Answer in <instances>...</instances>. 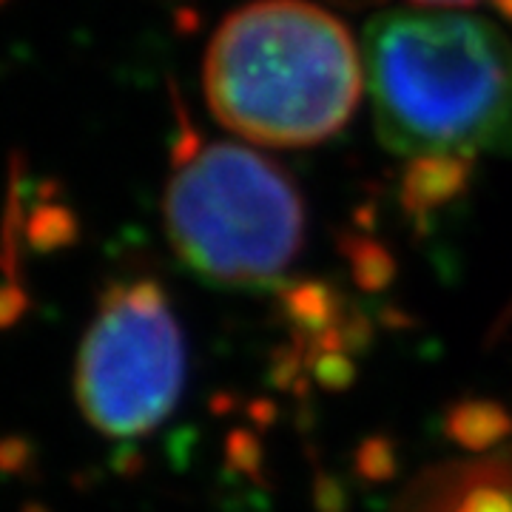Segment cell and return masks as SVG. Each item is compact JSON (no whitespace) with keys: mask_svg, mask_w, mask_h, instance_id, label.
Returning <instances> with one entry per match:
<instances>
[{"mask_svg":"<svg viewBox=\"0 0 512 512\" xmlns=\"http://www.w3.org/2000/svg\"><path fill=\"white\" fill-rule=\"evenodd\" d=\"M376 131L396 154L512 151V40L458 12H384L365 32Z\"/></svg>","mask_w":512,"mask_h":512,"instance_id":"1","label":"cell"},{"mask_svg":"<svg viewBox=\"0 0 512 512\" xmlns=\"http://www.w3.org/2000/svg\"><path fill=\"white\" fill-rule=\"evenodd\" d=\"M202 80L228 131L262 146L305 148L345 128L365 60L342 20L322 6L256 0L217 29Z\"/></svg>","mask_w":512,"mask_h":512,"instance_id":"2","label":"cell"},{"mask_svg":"<svg viewBox=\"0 0 512 512\" xmlns=\"http://www.w3.org/2000/svg\"><path fill=\"white\" fill-rule=\"evenodd\" d=\"M165 231L174 254L220 288H268L305 242V202L291 174L237 143L174 148Z\"/></svg>","mask_w":512,"mask_h":512,"instance_id":"3","label":"cell"},{"mask_svg":"<svg viewBox=\"0 0 512 512\" xmlns=\"http://www.w3.org/2000/svg\"><path fill=\"white\" fill-rule=\"evenodd\" d=\"M185 336L157 279L111 282L77 356L83 416L114 439L160 427L183 396Z\"/></svg>","mask_w":512,"mask_h":512,"instance_id":"4","label":"cell"},{"mask_svg":"<svg viewBox=\"0 0 512 512\" xmlns=\"http://www.w3.org/2000/svg\"><path fill=\"white\" fill-rule=\"evenodd\" d=\"M416 512H512V453L444 470Z\"/></svg>","mask_w":512,"mask_h":512,"instance_id":"5","label":"cell"},{"mask_svg":"<svg viewBox=\"0 0 512 512\" xmlns=\"http://www.w3.org/2000/svg\"><path fill=\"white\" fill-rule=\"evenodd\" d=\"M470 154H421L413 157L402 174L404 214L416 225H427L444 205L456 202L473 177Z\"/></svg>","mask_w":512,"mask_h":512,"instance_id":"6","label":"cell"},{"mask_svg":"<svg viewBox=\"0 0 512 512\" xmlns=\"http://www.w3.org/2000/svg\"><path fill=\"white\" fill-rule=\"evenodd\" d=\"M279 311L288 319L293 336L316 339L325 330L342 325L348 316L345 299L322 279H299L279 291Z\"/></svg>","mask_w":512,"mask_h":512,"instance_id":"7","label":"cell"},{"mask_svg":"<svg viewBox=\"0 0 512 512\" xmlns=\"http://www.w3.org/2000/svg\"><path fill=\"white\" fill-rule=\"evenodd\" d=\"M447 439L467 453H490L512 433L507 407L490 399H461L444 416Z\"/></svg>","mask_w":512,"mask_h":512,"instance_id":"8","label":"cell"},{"mask_svg":"<svg viewBox=\"0 0 512 512\" xmlns=\"http://www.w3.org/2000/svg\"><path fill=\"white\" fill-rule=\"evenodd\" d=\"M80 237V222L69 205L52 200H40L26 217L23 239L37 254H52L74 245Z\"/></svg>","mask_w":512,"mask_h":512,"instance_id":"9","label":"cell"},{"mask_svg":"<svg viewBox=\"0 0 512 512\" xmlns=\"http://www.w3.org/2000/svg\"><path fill=\"white\" fill-rule=\"evenodd\" d=\"M342 254L348 259L356 288L365 293H382L396 279V259L382 242L370 237H345Z\"/></svg>","mask_w":512,"mask_h":512,"instance_id":"10","label":"cell"},{"mask_svg":"<svg viewBox=\"0 0 512 512\" xmlns=\"http://www.w3.org/2000/svg\"><path fill=\"white\" fill-rule=\"evenodd\" d=\"M353 470L356 476L367 481V484H384L399 473V453H396V444L387 436H367L356 458H353Z\"/></svg>","mask_w":512,"mask_h":512,"instance_id":"11","label":"cell"},{"mask_svg":"<svg viewBox=\"0 0 512 512\" xmlns=\"http://www.w3.org/2000/svg\"><path fill=\"white\" fill-rule=\"evenodd\" d=\"M311 379L322 390L330 393H342L356 382V362L350 359V353L345 350H325V353H316L311 359Z\"/></svg>","mask_w":512,"mask_h":512,"instance_id":"12","label":"cell"},{"mask_svg":"<svg viewBox=\"0 0 512 512\" xmlns=\"http://www.w3.org/2000/svg\"><path fill=\"white\" fill-rule=\"evenodd\" d=\"M225 461L239 476L259 481L262 478V464H265L262 441L256 439L251 430H234L225 441Z\"/></svg>","mask_w":512,"mask_h":512,"instance_id":"13","label":"cell"},{"mask_svg":"<svg viewBox=\"0 0 512 512\" xmlns=\"http://www.w3.org/2000/svg\"><path fill=\"white\" fill-rule=\"evenodd\" d=\"M35 447L26 436H0V473L3 476H20L32 467Z\"/></svg>","mask_w":512,"mask_h":512,"instance_id":"14","label":"cell"},{"mask_svg":"<svg viewBox=\"0 0 512 512\" xmlns=\"http://www.w3.org/2000/svg\"><path fill=\"white\" fill-rule=\"evenodd\" d=\"M348 490L336 476L328 473H316L313 481V507L316 512H348Z\"/></svg>","mask_w":512,"mask_h":512,"instance_id":"15","label":"cell"},{"mask_svg":"<svg viewBox=\"0 0 512 512\" xmlns=\"http://www.w3.org/2000/svg\"><path fill=\"white\" fill-rule=\"evenodd\" d=\"M29 308H32L29 293L23 291L18 282H3L0 285V330L15 328Z\"/></svg>","mask_w":512,"mask_h":512,"instance_id":"16","label":"cell"},{"mask_svg":"<svg viewBox=\"0 0 512 512\" xmlns=\"http://www.w3.org/2000/svg\"><path fill=\"white\" fill-rule=\"evenodd\" d=\"M114 467L123 473V476H131V473H137L140 470V456H137V450H120L117 456H114Z\"/></svg>","mask_w":512,"mask_h":512,"instance_id":"17","label":"cell"},{"mask_svg":"<svg viewBox=\"0 0 512 512\" xmlns=\"http://www.w3.org/2000/svg\"><path fill=\"white\" fill-rule=\"evenodd\" d=\"M251 416H254L259 424H271L276 416V407L271 402H254L251 404Z\"/></svg>","mask_w":512,"mask_h":512,"instance_id":"18","label":"cell"},{"mask_svg":"<svg viewBox=\"0 0 512 512\" xmlns=\"http://www.w3.org/2000/svg\"><path fill=\"white\" fill-rule=\"evenodd\" d=\"M421 6H444V9H456V6H473L478 0H416Z\"/></svg>","mask_w":512,"mask_h":512,"instance_id":"19","label":"cell"},{"mask_svg":"<svg viewBox=\"0 0 512 512\" xmlns=\"http://www.w3.org/2000/svg\"><path fill=\"white\" fill-rule=\"evenodd\" d=\"M493 3H495V9H498L504 18L512 20V0H493Z\"/></svg>","mask_w":512,"mask_h":512,"instance_id":"20","label":"cell"},{"mask_svg":"<svg viewBox=\"0 0 512 512\" xmlns=\"http://www.w3.org/2000/svg\"><path fill=\"white\" fill-rule=\"evenodd\" d=\"M20 512H52V510H49V507H43V504H37V501H29V504H26Z\"/></svg>","mask_w":512,"mask_h":512,"instance_id":"21","label":"cell"}]
</instances>
